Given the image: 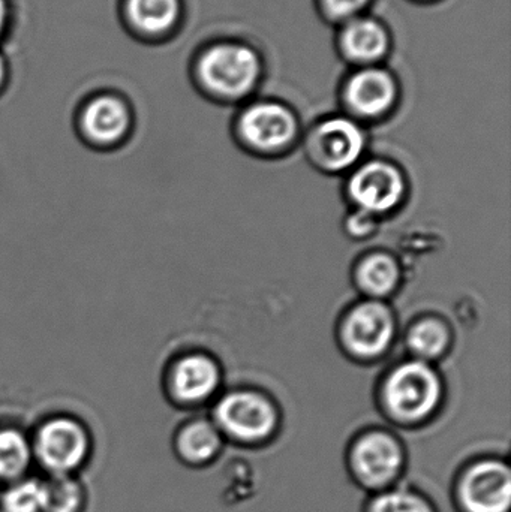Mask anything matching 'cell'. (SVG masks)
I'll use <instances>...</instances> for the list:
<instances>
[{
    "label": "cell",
    "instance_id": "20",
    "mask_svg": "<svg viewBox=\"0 0 511 512\" xmlns=\"http://www.w3.org/2000/svg\"><path fill=\"white\" fill-rule=\"evenodd\" d=\"M44 480L24 477L8 484L0 496L2 512H44Z\"/></svg>",
    "mask_w": 511,
    "mask_h": 512
},
{
    "label": "cell",
    "instance_id": "10",
    "mask_svg": "<svg viewBox=\"0 0 511 512\" xmlns=\"http://www.w3.org/2000/svg\"><path fill=\"white\" fill-rule=\"evenodd\" d=\"M219 379L218 364L209 355L194 352L177 358L165 376V387L176 402L198 405L212 397Z\"/></svg>",
    "mask_w": 511,
    "mask_h": 512
},
{
    "label": "cell",
    "instance_id": "11",
    "mask_svg": "<svg viewBox=\"0 0 511 512\" xmlns=\"http://www.w3.org/2000/svg\"><path fill=\"white\" fill-rule=\"evenodd\" d=\"M462 502L470 512H507L511 502L510 469L500 462H482L465 475Z\"/></svg>",
    "mask_w": 511,
    "mask_h": 512
},
{
    "label": "cell",
    "instance_id": "16",
    "mask_svg": "<svg viewBox=\"0 0 511 512\" xmlns=\"http://www.w3.org/2000/svg\"><path fill=\"white\" fill-rule=\"evenodd\" d=\"M345 53L360 62H372L386 53L389 38L386 30L377 21L357 18L350 21L342 33Z\"/></svg>",
    "mask_w": 511,
    "mask_h": 512
},
{
    "label": "cell",
    "instance_id": "6",
    "mask_svg": "<svg viewBox=\"0 0 511 512\" xmlns=\"http://www.w3.org/2000/svg\"><path fill=\"white\" fill-rule=\"evenodd\" d=\"M395 336V319L386 304L377 300L357 304L342 327L348 351L357 357L374 358L389 349Z\"/></svg>",
    "mask_w": 511,
    "mask_h": 512
},
{
    "label": "cell",
    "instance_id": "15",
    "mask_svg": "<svg viewBox=\"0 0 511 512\" xmlns=\"http://www.w3.org/2000/svg\"><path fill=\"white\" fill-rule=\"evenodd\" d=\"M33 463L32 439L20 427H0V484L27 477Z\"/></svg>",
    "mask_w": 511,
    "mask_h": 512
},
{
    "label": "cell",
    "instance_id": "5",
    "mask_svg": "<svg viewBox=\"0 0 511 512\" xmlns=\"http://www.w3.org/2000/svg\"><path fill=\"white\" fill-rule=\"evenodd\" d=\"M215 418L228 435L246 442L267 438L278 420L272 403L254 391H234L222 397Z\"/></svg>",
    "mask_w": 511,
    "mask_h": 512
},
{
    "label": "cell",
    "instance_id": "8",
    "mask_svg": "<svg viewBox=\"0 0 511 512\" xmlns=\"http://www.w3.org/2000/svg\"><path fill=\"white\" fill-rule=\"evenodd\" d=\"M351 200L360 212L380 215L399 206L405 194L401 171L383 161L363 165L351 177L348 185Z\"/></svg>",
    "mask_w": 511,
    "mask_h": 512
},
{
    "label": "cell",
    "instance_id": "22",
    "mask_svg": "<svg viewBox=\"0 0 511 512\" xmlns=\"http://www.w3.org/2000/svg\"><path fill=\"white\" fill-rule=\"evenodd\" d=\"M372 512H432L428 502L414 493L395 490L380 496L372 505Z\"/></svg>",
    "mask_w": 511,
    "mask_h": 512
},
{
    "label": "cell",
    "instance_id": "26",
    "mask_svg": "<svg viewBox=\"0 0 511 512\" xmlns=\"http://www.w3.org/2000/svg\"><path fill=\"white\" fill-rule=\"evenodd\" d=\"M6 80H8V65H6L5 56L0 53V90L5 87Z\"/></svg>",
    "mask_w": 511,
    "mask_h": 512
},
{
    "label": "cell",
    "instance_id": "1",
    "mask_svg": "<svg viewBox=\"0 0 511 512\" xmlns=\"http://www.w3.org/2000/svg\"><path fill=\"white\" fill-rule=\"evenodd\" d=\"M30 439L33 460L48 477L74 475L89 459L92 444L89 429L72 415L45 418Z\"/></svg>",
    "mask_w": 511,
    "mask_h": 512
},
{
    "label": "cell",
    "instance_id": "4",
    "mask_svg": "<svg viewBox=\"0 0 511 512\" xmlns=\"http://www.w3.org/2000/svg\"><path fill=\"white\" fill-rule=\"evenodd\" d=\"M77 126L81 137L90 146L110 149L122 143L131 132V108L122 96L98 93L81 105Z\"/></svg>",
    "mask_w": 511,
    "mask_h": 512
},
{
    "label": "cell",
    "instance_id": "25",
    "mask_svg": "<svg viewBox=\"0 0 511 512\" xmlns=\"http://www.w3.org/2000/svg\"><path fill=\"white\" fill-rule=\"evenodd\" d=\"M9 21H11V5H9V0H0V41L8 32Z\"/></svg>",
    "mask_w": 511,
    "mask_h": 512
},
{
    "label": "cell",
    "instance_id": "2",
    "mask_svg": "<svg viewBox=\"0 0 511 512\" xmlns=\"http://www.w3.org/2000/svg\"><path fill=\"white\" fill-rule=\"evenodd\" d=\"M440 399V378L426 361L401 364L384 384L387 408L399 420H423L437 409Z\"/></svg>",
    "mask_w": 511,
    "mask_h": 512
},
{
    "label": "cell",
    "instance_id": "12",
    "mask_svg": "<svg viewBox=\"0 0 511 512\" xmlns=\"http://www.w3.org/2000/svg\"><path fill=\"white\" fill-rule=\"evenodd\" d=\"M354 469L369 486H383L398 475L402 451L386 433H371L357 442L353 453Z\"/></svg>",
    "mask_w": 511,
    "mask_h": 512
},
{
    "label": "cell",
    "instance_id": "7",
    "mask_svg": "<svg viewBox=\"0 0 511 512\" xmlns=\"http://www.w3.org/2000/svg\"><path fill=\"white\" fill-rule=\"evenodd\" d=\"M239 132L251 149L263 153L282 152L296 138L297 120L278 102H260L242 114Z\"/></svg>",
    "mask_w": 511,
    "mask_h": 512
},
{
    "label": "cell",
    "instance_id": "23",
    "mask_svg": "<svg viewBox=\"0 0 511 512\" xmlns=\"http://www.w3.org/2000/svg\"><path fill=\"white\" fill-rule=\"evenodd\" d=\"M368 0H326L327 8L336 17H348L356 14L363 8Z\"/></svg>",
    "mask_w": 511,
    "mask_h": 512
},
{
    "label": "cell",
    "instance_id": "27",
    "mask_svg": "<svg viewBox=\"0 0 511 512\" xmlns=\"http://www.w3.org/2000/svg\"><path fill=\"white\" fill-rule=\"evenodd\" d=\"M0 512H2V511H0Z\"/></svg>",
    "mask_w": 511,
    "mask_h": 512
},
{
    "label": "cell",
    "instance_id": "3",
    "mask_svg": "<svg viewBox=\"0 0 511 512\" xmlns=\"http://www.w3.org/2000/svg\"><path fill=\"white\" fill-rule=\"evenodd\" d=\"M260 69L255 51L242 44L213 45L197 62L201 83L225 98L246 95L257 83Z\"/></svg>",
    "mask_w": 511,
    "mask_h": 512
},
{
    "label": "cell",
    "instance_id": "13",
    "mask_svg": "<svg viewBox=\"0 0 511 512\" xmlns=\"http://www.w3.org/2000/svg\"><path fill=\"white\" fill-rule=\"evenodd\" d=\"M123 18L132 32L147 39L173 33L182 21V0H123Z\"/></svg>",
    "mask_w": 511,
    "mask_h": 512
},
{
    "label": "cell",
    "instance_id": "19",
    "mask_svg": "<svg viewBox=\"0 0 511 512\" xmlns=\"http://www.w3.org/2000/svg\"><path fill=\"white\" fill-rule=\"evenodd\" d=\"M450 334L446 325L437 319H423L411 328L408 346L420 361L434 360L446 352Z\"/></svg>",
    "mask_w": 511,
    "mask_h": 512
},
{
    "label": "cell",
    "instance_id": "18",
    "mask_svg": "<svg viewBox=\"0 0 511 512\" xmlns=\"http://www.w3.org/2000/svg\"><path fill=\"white\" fill-rule=\"evenodd\" d=\"M357 283L372 297L389 295L399 283L398 262L389 255L368 256L357 268Z\"/></svg>",
    "mask_w": 511,
    "mask_h": 512
},
{
    "label": "cell",
    "instance_id": "9",
    "mask_svg": "<svg viewBox=\"0 0 511 512\" xmlns=\"http://www.w3.org/2000/svg\"><path fill=\"white\" fill-rule=\"evenodd\" d=\"M366 138L353 120L344 117L326 120L312 134L311 158L327 171H344L353 167L363 150Z\"/></svg>",
    "mask_w": 511,
    "mask_h": 512
},
{
    "label": "cell",
    "instance_id": "14",
    "mask_svg": "<svg viewBox=\"0 0 511 512\" xmlns=\"http://www.w3.org/2000/svg\"><path fill=\"white\" fill-rule=\"evenodd\" d=\"M395 96V81L383 69H363L348 81V105L360 116L377 117L386 113Z\"/></svg>",
    "mask_w": 511,
    "mask_h": 512
},
{
    "label": "cell",
    "instance_id": "21",
    "mask_svg": "<svg viewBox=\"0 0 511 512\" xmlns=\"http://www.w3.org/2000/svg\"><path fill=\"white\" fill-rule=\"evenodd\" d=\"M44 512H80L84 490L72 475L47 477L44 480Z\"/></svg>",
    "mask_w": 511,
    "mask_h": 512
},
{
    "label": "cell",
    "instance_id": "17",
    "mask_svg": "<svg viewBox=\"0 0 511 512\" xmlns=\"http://www.w3.org/2000/svg\"><path fill=\"white\" fill-rule=\"evenodd\" d=\"M221 438L218 430L209 421H192L180 430L177 436V451L188 463L209 462L218 453Z\"/></svg>",
    "mask_w": 511,
    "mask_h": 512
},
{
    "label": "cell",
    "instance_id": "24",
    "mask_svg": "<svg viewBox=\"0 0 511 512\" xmlns=\"http://www.w3.org/2000/svg\"><path fill=\"white\" fill-rule=\"evenodd\" d=\"M372 228H374L372 216L368 215V213L360 212V210L359 213L351 216L350 221H348V230L354 236H368Z\"/></svg>",
    "mask_w": 511,
    "mask_h": 512
}]
</instances>
